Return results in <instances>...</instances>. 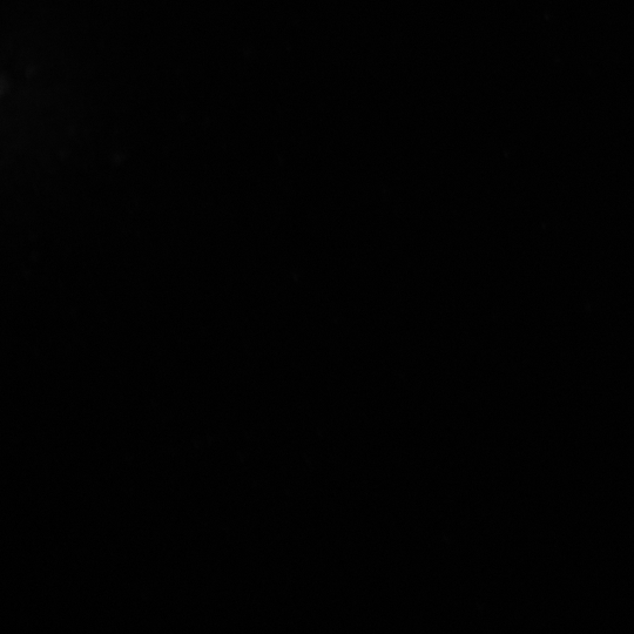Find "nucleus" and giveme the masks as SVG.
Returning <instances> with one entry per match:
<instances>
[]
</instances>
